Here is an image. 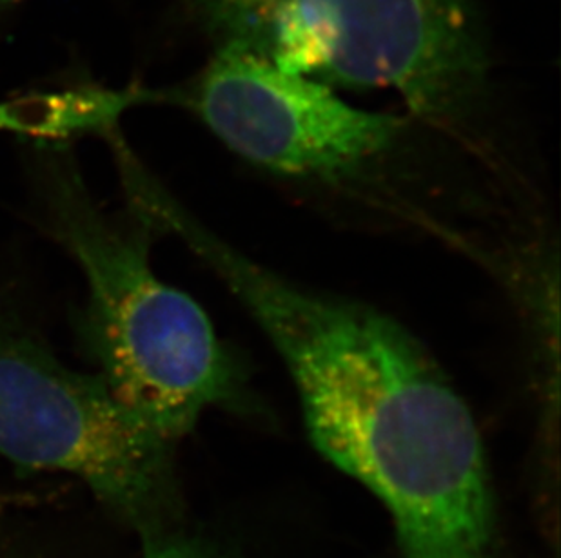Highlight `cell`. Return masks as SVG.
I'll return each mask as SVG.
<instances>
[{"label": "cell", "mask_w": 561, "mask_h": 558, "mask_svg": "<svg viewBox=\"0 0 561 558\" xmlns=\"http://www.w3.org/2000/svg\"><path fill=\"white\" fill-rule=\"evenodd\" d=\"M22 0H0V10H4L8 5L19 4Z\"/></svg>", "instance_id": "7"}, {"label": "cell", "mask_w": 561, "mask_h": 558, "mask_svg": "<svg viewBox=\"0 0 561 558\" xmlns=\"http://www.w3.org/2000/svg\"><path fill=\"white\" fill-rule=\"evenodd\" d=\"M160 102L201 120L231 153L289 178L336 179L402 142L409 120L351 106L331 85L240 51L207 55Z\"/></svg>", "instance_id": "4"}, {"label": "cell", "mask_w": 561, "mask_h": 558, "mask_svg": "<svg viewBox=\"0 0 561 558\" xmlns=\"http://www.w3.org/2000/svg\"><path fill=\"white\" fill-rule=\"evenodd\" d=\"M0 558H46L37 549L0 530Z\"/></svg>", "instance_id": "6"}, {"label": "cell", "mask_w": 561, "mask_h": 558, "mask_svg": "<svg viewBox=\"0 0 561 558\" xmlns=\"http://www.w3.org/2000/svg\"><path fill=\"white\" fill-rule=\"evenodd\" d=\"M142 558H226L204 538L191 535L181 526H165L140 533Z\"/></svg>", "instance_id": "5"}, {"label": "cell", "mask_w": 561, "mask_h": 558, "mask_svg": "<svg viewBox=\"0 0 561 558\" xmlns=\"http://www.w3.org/2000/svg\"><path fill=\"white\" fill-rule=\"evenodd\" d=\"M207 55L240 51L333 90L392 91L411 120L482 146L494 60L478 0H173Z\"/></svg>", "instance_id": "2"}, {"label": "cell", "mask_w": 561, "mask_h": 558, "mask_svg": "<svg viewBox=\"0 0 561 558\" xmlns=\"http://www.w3.org/2000/svg\"><path fill=\"white\" fill-rule=\"evenodd\" d=\"M0 455L26 472L84 483L138 533L181 515L175 444L127 408L101 375L71 370L0 305Z\"/></svg>", "instance_id": "3"}, {"label": "cell", "mask_w": 561, "mask_h": 558, "mask_svg": "<svg viewBox=\"0 0 561 558\" xmlns=\"http://www.w3.org/2000/svg\"><path fill=\"white\" fill-rule=\"evenodd\" d=\"M26 168L44 229L85 278L77 336L118 399L173 444L206 411H254L237 353L191 295L154 275L153 226L104 211L69 142L33 140Z\"/></svg>", "instance_id": "1"}]
</instances>
